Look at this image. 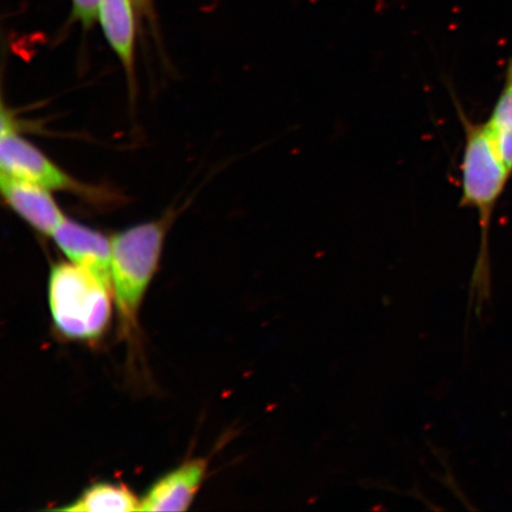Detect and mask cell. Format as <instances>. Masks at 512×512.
Instances as JSON below:
<instances>
[{
    "label": "cell",
    "mask_w": 512,
    "mask_h": 512,
    "mask_svg": "<svg viewBox=\"0 0 512 512\" xmlns=\"http://www.w3.org/2000/svg\"><path fill=\"white\" fill-rule=\"evenodd\" d=\"M171 217L136 224L112 239L113 298L120 335H137L139 312L158 271Z\"/></svg>",
    "instance_id": "cell-1"
},
{
    "label": "cell",
    "mask_w": 512,
    "mask_h": 512,
    "mask_svg": "<svg viewBox=\"0 0 512 512\" xmlns=\"http://www.w3.org/2000/svg\"><path fill=\"white\" fill-rule=\"evenodd\" d=\"M464 128V151L462 158V196L459 206L477 211L480 227V253L477 264L479 277H488L489 233L499 198L511 176L491 142L485 123H476L467 117L454 101Z\"/></svg>",
    "instance_id": "cell-2"
},
{
    "label": "cell",
    "mask_w": 512,
    "mask_h": 512,
    "mask_svg": "<svg viewBox=\"0 0 512 512\" xmlns=\"http://www.w3.org/2000/svg\"><path fill=\"white\" fill-rule=\"evenodd\" d=\"M48 297L57 332L72 341H96L110 325L113 293L73 262L51 268Z\"/></svg>",
    "instance_id": "cell-3"
},
{
    "label": "cell",
    "mask_w": 512,
    "mask_h": 512,
    "mask_svg": "<svg viewBox=\"0 0 512 512\" xmlns=\"http://www.w3.org/2000/svg\"><path fill=\"white\" fill-rule=\"evenodd\" d=\"M0 168L4 174L41 185L48 190L73 192L95 200L102 194L68 175L41 150L32 145L16 130L2 133L0 140Z\"/></svg>",
    "instance_id": "cell-4"
},
{
    "label": "cell",
    "mask_w": 512,
    "mask_h": 512,
    "mask_svg": "<svg viewBox=\"0 0 512 512\" xmlns=\"http://www.w3.org/2000/svg\"><path fill=\"white\" fill-rule=\"evenodd\" d=\"M51 238L70 262L94 275L113 293L112 240L69 219L61 223Z\"/></svg>",
    "instance_id": "cell-5"
},
{
    "label": "cell",
    "mask_w": 512,
    "mask_h": 512,
    "mask_svg": "<svg viewBox=\"0 0 512 512\" xmlns=\"http://www.w3.org/2000/svg\"><path fill=\"white\" fill-rule=\"evenodd\" d=\"M0 189L6 204L38 233L53 236L66 220L50 190L41 185L2 172Z\"/></svg>",
    "instance_id": "cell-6"
},
{
    "label": "cell",
    "mask_w": 512,
    "mask_h": 512,
    "mask_svg": "<svg viewBox=\"0 0 512 512\" xmlns=\"http://www.w3.org/2000/svg\"><path fill=\"white\" fill-rule=\"evenodd\" d=\"M208 459L194 458L166 473L142 499L140 511H187L207 476Z\"/></svg>",
    "instance_id": "cell-7"
},
{
    "label": "cell",
    "mask_w": 512,
    "mask_h": 512,
    "mask_svg": "<svg viewBox=\"0 0 512 512\" xmlns=\"http://www.w3.org/2000/svg\"><path fill=\"white\" fill-rule=\"evenodd\" d=\"M133 0H101L98 19L106 40L132 78L136 49V18Z\"/></svg>",
    "instance_id": "cell-8"
},
{
    "label": "cell",
    "mask_w": 512,
    "mask_h": 512,
    "mask_svg": "<svg viewBox=\"0 0 512 512\" xmlns=\"http://www.w3.org/2000/svg\"><path fill=\"white\" fill-rule=\"evenodd\" d=\"M139 499L124 484L96 483L85 491L72 504L60 508L69 512H132L140 511Z\"/></svg>",
    "instance_id": "cell-9"
},
{
    "label": "cell",
    "mask_w": 512,
    "mask_h": 512,
    "mask_svg": "<svg viewBox=\"0 0 512 512\" xmlns=\"http://www.w3.org/2000/svg\"><path fill=\"white\" fill-rule=\"evenodd\" d=\"M485 126L499 158L512 177V57L505 67L501 92Z\"/></svg>",
    "instance_id": "cell-10"
},
{
    "label": "cell",
    "mask_w": 512,
    "mask_h": 512,
    "mask_svg": "<svg viewBox=\"0 0 512 512\" xmlns=\"http://www.w3.org/2000/svg\"><path fill=\"white\" fill-rule=\"evenodd\" d=\"M100 2L101 0H72L75 21H79L85 28L92 27L98 19Z\"/></svg>",
    "instance_id": "cell-11"
},
{
    "label": "cell",
    "mask_w": 512,
    "mask_h": 512,
    "mask_svg": "<svg viewBox=\"0 0 512 512\" xmlns=\"http://www.w3.org/2000/svg\"><path fill=\"white\" fill-rule=\"evenodd\" d=\"M133 3L138 6L139 9H145L150 4V0H133Z\"/></svg>",
    "instance_id": "cell-12"
}]
</instances>
